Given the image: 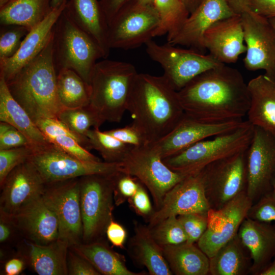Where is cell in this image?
Here are the masks:
<instances>
[{"label": "cell", "mask_w": 275, "mask_h": 275, "mask_svg": "<svg viewBox=\"0 0 275 275\" xmlns=\"http://www.w3.org/2000/svg\"><path fill=\"white\" fill-rule=\"evenodd\" d=\"M57 77L52 33L39 55L7 83L12 96L35 123L41 119L57 118L63 109L58 98Z\"/></svg>", "instance_id": "3"}, {"label": "cell", "mask_w": 275, "mask_h": 275, "mask_svg": "<svg viewBox=\"0 0 275 275\" xmlns=\"http://www.w3.org/2000/svg\"><path fill=\"white\" fill-rule=\"evenodd\" d=\"M57 86L59 100L63 109L81 107L90 104V85L75 71L70 69L59 71Z\"/></svg>", "instance_id": "34"}, {"label": "cell", "mask_w": 275, "mask_h": 275, "mask_svg": "<svg viewBox=\"0 0 275 275\" xmlns=\"http://www.w3.org/2000/svg\"><path fill=\"white\" fill-rule=\"evenodd\" d=\"M46 184L30 161L14 168L1 186L0 212L12 216L41 196Z\"/></svg>", "instance_id": "19"}, {"label": "cell", "mask_w": 275, "mask_h": 275, "mask_svg": "<svg viewBox=\"0 0 275 275\" xmlns=\"http://www.w3.org/2000/svg\"><path fill=\"white\" fill-rule=\"evenodd\" d=\"M29 161L36 168L46 184L90 175L112 174L122 171L121 162L82 160L51 143L35 147Z\"/></svg>", "instance_id": "10"}, {"label": "cell", "mask_w": 275, "mask_h": 275, "mask_svg": "<svg viewBox=\"0 0 275 275\" xmlns=\"http://www.w3.org/2000/svg\"><path fill=\"white\" fill-rule=\"evenodd\" d=\"M246 194L253 203L271 190L275 178V137L254 126L246 150Z\"/></svg>", "instance_id": "16"}, {"label": "cell", "mask_w": 275, "mask_h": 275, "mask_svg": "<svg viewBox=\"0 0 275 275\" xmlns=\"http://www.w3.org/2000/svg\"><path fill=\"white\" fill-rule=\"evenodd\" d=\"M105 235L113 246L124 249L127 232L122 225L113 219L106 227Z\"/></svg>", "instance_id": "51"}, {"label": "cell", "mask_w": 275, "mask_h": 275, "mask_svg": "<svg viewBox=\"0 0 275 275\" xmlns=\"http://www.w3.org/2000/svg\"><path fill=\"white\" fill-rule=\"evenodd\" d=\"M10 216L21 235L27 240L44 245L59 238L57 216L42 196Z\"/></svg>", "instance_id": "23"}, {"label": "cell", "mask_w": 275, "mask_h": 275, "mask_svg": "<svg viewBox=\"0 0 275 275\" xmlns=\"http://www.w3.org/2000/svg\"><path fill=\"white\" fill-rule=\"evenodd\" d=\"M162 248L173 274H209V258L195 243L185 242Z\"/></svg>", "instance_id": "32"}, {"label": "cell", "mask_w": 275, "mask_h": 275, "mask_svg": "<svg viewBox=\"0 0 275 275\" xmlns=\"http://www.w3.org/2000/svg\"><path fill=\"white\" fill-rule=\"evenodd\" d=\"M237 234L251 254L250 273L258 275L275 257V224L246 217Z\"/></svg>", "instance_id": "24"}, {"label": "cell", "mask_w": 275, "mask_h": 275, "mask_svg": "<svg viewBox=\"0 0 275 275\" xmlns=\"http://www.w3.org/2000/svg\"><path fill=\"white\" fill-rule=\"evenodd\" d=\"M115 173L94 174L79 178L83 243L101 239L113 219Z\"/></svg>", "instance_id": "7"}, {"label": "cell", "mask_w": 275, "mask_h": 275, "mask_svg": "<svg viewBox=\"0 0 275 275\" xmlns=\"http://www.w3.org/2000/svg\"><path fill=\"white\" fill-rule=\"evenodd\" d=\"M27 263V259L23 253L14 255L5 261L4 273L6 275H18L24 269Z\"/></svg>", "instance_id": "53"}, {"label": "cell", "mask_w": 275, "mask_h": 275, "mask_svg": "<svg viewBox=\"0 0 275 275\" xmlns=\"http://www.w3.org/2000/svg\"><path fill=\"white\" fill-rule=\"evenodd\" d=\"M246 47L243 59L250 71L263 70L275 78V29L269 19L249 9L240 15Z\"/></svg>", "instance_id": "14"}, {"label": "cell", "mask_w": 275, "mask_h": 275, "mask_svg": "<svg viewBox=\"0 0 275 275\" xmlns=\"http://www.w3.org/2000/svg\"><path fill=\"white\" fill-rule=\"evenodd\" d=\"M252 265L250 253L237 234L209 258V274L245 275Z\"/></svg>", "instance_id": "31"}, {"label": "cell", "mask_w": 275, "mask_h": 275, "mask_svg": "<svg viewBox=\"0 0 275 275\" xmlns=\"http://www.w3.org/2000/svg\"><path fill=\"white\" fill-rule=\"evenodd\" d=\"M57 118L73 132L85 137L91 127L99 128L104 123L89 105L63 109Z\"/></svg>", "instance_id": "37"}, {"label": "cell", "mask_w": 275, "mask_h": 275, "mask_svg": "<svg viewBox=\"0 0 275 275\" xmlns=\"http://www.w3.org/2000/svg\"><path fill=\"white\" fill-rule=\"evenodd\" d=\"M68 275H100L99 272L86 259L70 248L67 257Z\"/></svg>", "instance_id": "49"}, {"label": "cell", "mask_w": 275, "mask_h": 275, "mask_svg": "<svg viewBox=\"0 0 275 275\" xmlns=\"http://www.w3.org/2000/svg\"><path fill=\"white\" fill-rule=\"evenodd\" d=\"M86 136L89 140V149L97 151L104 161L107 162H121L132 147L100 131L99 128L91 129Z\"/></svg>", "instance_id": "36"}, {"label": "cell", "mask_w": 275, "mask_h": 275, "mask_svg": "<svg viewBox=\"0 0 275 275\" xmlns=\"http://www.w3.org/2000/svg\"><path fill=\"white\" fill-rule=\"evenodd\" d=\"M139 2L145 5H153V0H137Z\"/></svg>", "instance_id": "59"}, {"label": "cell", "mask_w": 275, "mask_h": 275, "mask_svg": "<svg viewBox=\"0 0 275 275\" xmlns=\"http://www.w3.org/2000/svg\"><path fill=\"white\" fill-rule=\"evenodd\" d=\"M177 217L186 235V242H197L207 228V213H189Z\"/></svg>", "instance_id": "44"}, {"label": "cell", "mask_w": 275, "mask_h": 275, "mask_svg": "<svg viewBox=\"0 0 275 275\" xmlns=\"http://www.w3.org/2000/svg\"><path fill=\"white\" fill-rule=\"evenodd\" d=\"M159 23L154 37L167 35V42L180 30L189 13L181 0H153Z\"/></svg>", "instance_id": "35"}, {"label": "cell", "mask_w": 275, "mask_h": 275, "mask_svg": "<svg viewBox=\"0 0 275 275\" xmlns=\"http://www.w3.org/2000/svg\"><path fill=\"white\" fill-rule=\"evenodd\" d=\"M246 150L216 160L201 171L211 209L223 207L246 191Z\"/></svg>", "instance_id": "12"}, {"label": "cell", "mask_w": 275, "mask_h": 275, "mask_svg": "<svg viewBox=\"0 0 275 275\" xmlns=\"http://www.w3.org/2000/svg\"><path fill=\"white\" fill-rule=\"evenodd\" d=\"M229 6L236 15H241L243 12L250 9L249 0H226Z\"/></svg>", "instance_id": "55"}, {"label": "cell", "mask_w": 275, "mask_h": 275, "mask_svg": "<svg viewBox=\"0 0 275 275\" xmlns=\"http://www.w3.org/2000/svg\"><path fill=\"white\" fill-rule=\"evenodd\" d=\"M249 7L268 19L275 17V0H249Z\"/></svg>", "instance_id": "52"}, {"label": "cell", "mask_w": 275, "mask_h": 275, "mask_svg": "<svg viewBox=\"0 0 275 275\" xmlns=\"http://www.w3.org/2000/svg\"><path fill=\"white\" fill-rule=\"evenodd\" d=\"M69 0H51V5L52 8L66 3Z\"/></svg>", "instance_id": "58"}, {"label": "cell", "mask_w": 275, "mask_h": 275, "mask_svg": "<svg viewBox=\"0 0 275 275\" xmlns=\"http://www.w3.org/2000/svg\"><path fill=\"white\" fill-rule=\"evenodd\" d=\"M104 132L122 142L133 147L149 144L143 131L133 122L124 127L112 129Z\"/></svg>", "instance_id": "46"}, {"label": "cell", "mask_w": 275, "mask_h": 275, "mask_svg": "<svg viewBox=\"0 0 275 275\" xmlns=\"http://www.w3.org/2000/svg\"><path fill=\"white\" fill-rule=\"evenodd\" d=\"M29 32L22 26H1L0 35V60L13 56L18 50L21 42Z\"/></svg>", "instance_id": "40"}, {"label": "cell", "mask_w": 275, "mask_h": 275, "mask_svg": "<svg viewBox=\"0 0 275 275\" xmlns=\"http://www.w3.org/2000/svg\"><path fill=\"white\" fill-rule=\"evenodd\" d=\"M101 58L104 57L100 47L64 9L53 29V60L57 73L63 69H72L89 84L93 68Z\"/></svg>", "instance_id": "5"}, {"label": "cell", "mask_w": 275, "mask_h": 275, "mask_svg": "<svg viewBox=\"0 0 275 275\" xmlns=\"http://www.w3.org/2000/svg\"><path fill=\"white\" fill-rule=\"evenodd\" d=\"M127 111L149 144L168 134L185 114L178 91L162 75L139 73L132 85Z\"/></svg>", "instance_id": "2"}, {"label": "cell", "mask_w": 275, "mask_h": 275, "mask_svg": "<svg viewBox=\"0 0 275 275\" xmlns=\"http://www.w3.org/2000/svg\"><path fill=\"white\" fill-rule=\"evenodd\" d=\"M258 275H275V257Z\"/></svg>", "instance_id": "57"}, {"label": "cell", "mask_w": 275, "mask_h": 275, "mask_svg": "<svg viewBox=\"0 0 275 275\" xmlns=\"http://www.w3.org/2000/svg\"><path fill=\"white\" fill-rule=\"evenodd\" d=\"M187 9L188 10L189 14L193 13L196 9L198 7L202 0H181Z\"/></svg>", "instance_id": "56"}, {"label": "cell", "mask_w": 275, "mask_h": 275, "mask_svg": "<svg viewBox=\"0 0 275 275\" xmlns=\"http://www.w3.org/2000/svg\"><path fill=\"white\" fill-rule=\"evenodd\" d=\"M17 234L20 233L11 217L0 212V243L7 244L14 241Z\"/></svg>", "instance_id": "50"}, {"label": "cell", "mask_w": 275, "mask_h": 275, "mask_svg": "<svg viewBox=\"0 0 275 275\" xmlns=\"http://www.w3.org/2000/svg\"><path fill=\"white\" fill-rule=\"evenodd\" d=\"M254 126L248 120L235 130L197 142L163 159L173 171L185 175L198 173L209 164L247 150Z\"/></svg>", "instance_id": "6"}, {"label": "cell", "mask_w": 275, "mask_h": 275, "mask_svg": "<svg viewBox=\"0 0 275 275\" xmlns=\"http://www.w3.org/2000/svg\"><path fill=\"white\" fill-rule=\"evenodd\" d=\"M178 95L186 115L209 123L243 120L250 105L241 73L225 64L199 74Z\"/></svg>", "instance_id": "1"}, {"label": "cell", "mask_w": 275, "mask_h": 275, "mask_svg": "<svg viewBox=\"0 0 275 275\" xmlns=\"http://www.w3.org/2000/svg\"><path fill=\"white\" fill-rule=\"evenodd\" d=\"M244 121L237 120L209 123L197 120L185 114L168 134L153 144L164 159L197 142L233 131L241 126Z\"/></svg>", "instance_id": "18"}, {"label": "cell", "mask_w": 275, "mask_h": 275, "mask_svg": "<svg viewBox=\"0 0 275 275\" xmlns=\"http://www.w3.org/2000/svg\"><path fill=\"white\" fill-rule=\"evenodd\" d=\"M268 19L270 22L271 23V24H272V25L273 26V28L275 29V17L269 18ZM274 80H275V78H274Z\"/></svg>", "instance_id": "60"}, {"label": "cell", "mask_w": 275, "mask_h": 275, "mask_svg": "<svg viewBox=\"0 0 275 275\" xmlns=\"http://www.w3.org/2000/svg\"><path fill=\"white\" fill-rule=\"evenodd\" d=\"M35 148L32 145H28L0 150V186L14 168L29 160Z\"/></svg>", "instance_id": "39"}, {"label": "cell", "mask_w": 275, "mask_h": 275, "mask_svg": "<svg viewBox=\"0 0 275 275\" xmlns=\"http://www.w3.org/2000/svg\"><path fill=\"white\" fill-rule=\"evenodd\" d=\"M272 186L275 187V178L273 182Z\"/></svg>", "instance_id": "62"}, {"label": "cell", "mask_w": 275, "mask_h": 275, "mask_svg": "<svg viewBox=\"0 0 275 275\" xmlns=\"http://www.w3.org/2000/svg\"><path fill=\"white\" fill-rule=\"evenodd\" d=\"M235 15L226 0H202L178 32L167 42L204 53L203 35L213 23Z\"/></svg>", "instance_id": "20"}, {"label": "cell", "mask_w": 275, "mask_h": 275, "mask_svg": "<svg viewBox=\"0 0 275 275\" xmlns=\"http://www.w3.org/2000/svg\"><path fill=\"white\" fill-rule=\"evenodd\" d=\"M127 201L129 206L139 215L148 218L152 214L153 210L148 194L144 186L140 182L135 194Z\"/></svg>", "instance_id": "48"}, {"label": "cell", "mask_w": 275, "mask_h": 275, "mask_svg": "<svg viewBox=\"0 0 275 275\" xmlns=\"http://www.w3.org/2000/svg\"><path fill=\"white\" fill-rule=\"evenodd\" d=\"M203 42L205 49L219 62H236L246 51L240 15L235 14L213 23L204 33Z\"/></svg>", "instance_id": "22"}, {"label": "cell", "mask_w": 275, "mask_h": 275, "mask_svg": "<svg viewBox=\"0 0 275 275\" xmlns=\"http://www.w3.org/2000/svg\"><path fill=\"white\" fill-rule=\"evenodd\" d=\"M129 0H99L100 6L108 24L121 8Z\"/></svg>", "instance_id": "54"}, {"label": "cell", "mask_w": 275, "mask_h": 275, "mask_svg": "<svg viewBox=\"0 0 275 275\" xmlns=\"http://www.w3.org/2000/svg\"><path fill=\"white\" fill-rule=\"evenodd\" d=\"M250 105L248 121L275 137V80L259 75L248 84Z\"/></svg>", "instance_id": "26"}, {"label": "cell", "mask_w": 275, "mask_h": 275, "mask_svg": "<svg viewBox=\"0 0 275 275\" xmlns=\"http://www.w3.org/2000/svg\"><path fill=\"white\" fill-rule=\"evenodd\" d=\"M52 9L51 0H9L0 7L1 25H19L30 31Z\"/></svg>", "instance_id": "33"}, {"label": "cell", "mask_w": 275, "mask_h": 275, "mask_svg": "<svg viewBox=\"0 0 275 275\" xmlns=\"http://www.w3.org/2000/svg\"><path fill=\"white\" fill-rule=\"evenodd\" d=\"M246 191H243L219 209H210L207 228L198 246L210 258L238 233L253 204Z\"/></svg>", "instance_id": "15"}, {"label": "cell", "mask_w": 275, "mask_h": 275, "mask_svg": "<svg viewBox=\"0 0 275 275\" xmlns=\"http://www.w3.org/2000/svg\"><path fill=\"white\" fill-rule=\"evenodd\" d=\"M145 45L148 56L161 66L162 76L177 91L199 74L223 64L210 54L181 48L168 42L160 45L151 40Z\"/></svg>", "instance_id": "9"}, {"label": "cell", "mask_w": 275, "mask_h": 275, "mask_svg": "<svg viewBox=\"0 0 275 275\" xmlns=\"http://www.w3.org/2000/svg\"><path fill=\"white\" fill-rule=\"evenodd\" d=\"M79 178L46 184L42 195L57 216L58 238L67 242L70 247L82 242Z\"/></svg>", "instance_id": "13"}, {"label": "cell", "mask_w": 275, "mask_h": 275, "mask_svg": "<svg viewBox=\"0 0 275 275\" xmlns=\"http://www.w3.org/2000/svg\"><path fill=\"white\" fill-rule=\"evenodd\" d=\"M64 11L79 28L95 41L101 49L104 59L110 52L108 24L99 0H69Z\"/></svg>", "instance_id": "25"}, {"label": "cell", "mask_w": 275, "mask_h": 275, "mask_svg": "<svg viewBox=\"0 0 275 275\" xmlns=\"http://www.w3.org/2000/svg\"><path fill=\"white\" fill-rule=\"evenodd\" d=\"M66 3L53 8L42 21L31 30L13 56L0 60V77H3L7 83L36 58L46 46Z\"/></svg>", "instance_id": "21"}, {"label": "cell", "mask_w": 275, "mask_h": 275, "mask_svg": "<svg viewBox=\"0 0 275 275\" xmlns=\"http://www.w3.org/2000/svg\"><path fill=\"white\" fill-rule=\"evenodd\" d=\"M28 145L33 146L23 133L10 124L1 121L0 150Z\"/></svg>", "instance_id": "47"}, {"label": "cell", "mask_w": 275, "mask_h": 275, "mask_svg": "<svg viewBox=\"0 0 275 275\" xmlns=\"http://www.w3.org/2000/svg\"><path fill=\"white\" fill-rule=\"evenodd\" d=\"M159 23L153 5L129 0L108 24L110 48L128 50L145 45L154 37Z\"/></svg>", "instance_id": "11"}, {"label": "cell", "mask_w": 275, "mask_h": 275, "mask_svg": "<svg viewBox=\"0 0 275 275\" xmlns=\"http://www.w3.org/2000/svg\"><path fill=\"white\" fill-rule=\"evenodd\" d=\"M134 235L129 240L128 251L138 265L146 268L150 275H172L164 257L162 246L153 237L150 228L134 224Z\"/></svg>", "instance_id": "27"}, {"label": "cell", "mask_w": 275, "mask_h": 275, "mask_svg": "<svg viewBox=\"0 0 275 275\" xmlns=\"http://www.w3.org/2000/svg\"><path fill=\"white\" fill-rule=\"evenodd\" d=\"M50 143L56 145L69 154L82 160L100 161V159L90 153L73 138L65 135H58L49 139Z\"/></svg>", "instance_id": "45"}, {"label": "cell", "mask_w": 275, "mask_h": 275, "mask_svg": "<svg viewBox=\"0 0 275 275\" xmlns=\"http://www.w3.org/2000/svg\"><path fill=\"white\" fill-rule=\"evenodd\" d=\"M70 248L88 261L101 274H147L145 272L130 270L126 266L124 256L115 251L101 239L89 243L81 242Z\"/></svg>", "instance_id": "30"}, {"label": "cell", "mask_w": 275, "mask_h": 275, "mask_svg": "<svg viewBox=\"0 0 275 275\" xmlns=\"http://www.w3.org/2000/svg\"><path fill=\"white\" fill-rule=\"evenodd\" d=\"M28 264L39 275H68L67 257L70 246L58 238L47 244L40 245L25 239Z\"/></svg>", "instance_id": "28"}, {"label": "cell", "mask_w": 275, "mask_h": 275, "mask_svg": "<svg viewBox=\"0 0 275 275\" xmlns=\"http://www.w3.org/2000/svg\"><path fill=\"white\" fill-rule=\"evenodd\" d=\"M134 66L122 61L103 59L92 71L89 105L103 122H120L126 111L134 79Z\"/></svg>", "instance_id": "4"}, {"label": "cell", "mask_w": 275, "mask_h": 275, "mask_svg": "<svg viewBox=\"0 0 275 275\" xmlns=\"http://www.w3.org/2000/svg\"><path fill=\"white\" fill-rule=\"evenodd\" d=\"M1 2L3 3H6L7 2H8L9 0H0Z\"/></svg>", "instance_id": "61"}, {"label": "cell", "mask_w": 275, "mask_h": 275, "mask_svg": "<svg viewBox=\"0 0 275 275\" xmlns=\"http://www.w3.org/2000/svg\"><path fill=\"white\" fill-rule=\"evenodd\" d=\"M121 163L122 172L137 178L149 191L155 210L159 208L166 194L188 176L169 168L153 144L132 146Z\"/></svg>", "instance_id": "8"}, {"label": "cell", "mask_w": 275, "mask_h": 275, "mask_svg": "<svg viewBox=\"0 0 275 275\" xmlns=\"http://www.w3.org/2000/svg\"><path fill=\"white\" fill-rule=\"evenodd\" d=\"M35 123L48 141L50 138L56 136L68 135L75 139L83 147L89 150L88 138L73 132L58 118L41 119Z\"/></svg>", "instance_id": "42"}, {"label": "cell", "mask_w": 275, "mask_h": 275, "mask_svg": "<svg viewBox=\"0 0 275 275\" xmlns=\"http://www.w3.org/2000/svg\"><path fill=\"white\" fill-rule=\"evenodd\" d=\"M113 178L114 202L119 206L135 194L140 181L135 177L122 171L115 173Z\"/></svg>", "instance_id": "43"}, {"label": "cell", "mask_w": 275, "mask_h": 275, "mask_svg": "<svg viewBox=\"0 0 275 275\" xmlns=\"http://www.w3.org/2000/svg\"><path fill=\"white\" fill-rule=\"evenodd\" d=\"M247 217L264 223H275V187L263 195L250 207Z\"/></svg>", "instance_id": "41"}, {"label": "cell", "mask_w": 275, "mask_h": 275, "mask_svg": "<svg viewBox=\"0 0 275 275\" xmlns=\"http://www.w3.org/2000/svg\"><path fill=\"white\" fill-rule=\"evenodd\" d=\"M210 209L200 171L187 176L166 194L159 208L147 219L148 226L151 228L171 216L207 213Z\"/></svg>", "instance_id": "17"}, {"label": "cell", "mask_w": 275, "mask_h": 275, "mask_svg": "<svg viewBox=\"0 0 275 275\" xmlns=\"http://www.w3.org/2000/svg\"><path fill=\"white\" fill-rule=\"evenodd\" d=\"M155 240L161 246L186 242L187 237L177 216H171L150 228Z\"/></svg>", "instance_id": "38"}, {"label": "cell", "mask_w": 275, "mask_h": 275, "mask_svg": "<svg viewBox=\"0 0 275 275\" xmlns=\"http://www.w3.org/2000/svg\"><path fill=\"white\" fill-rule=\"evenodd\" d=\"M0 121L23 133L35 147L50 144L27 112L14 98L3 77H0Z\"/></svg>", "instance_id": "29"}]
</instances>
